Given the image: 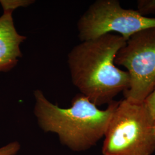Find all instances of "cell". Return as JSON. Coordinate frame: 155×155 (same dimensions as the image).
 I'll list each match as a JSON object with an SVG mask.
<instances>
[{
	"instance_id": "cell-1",
	"label": "cell",
	"mask_w": 155,
	"mask_h": 155,
	"mask_svg": "<svg viewBox=\"0 0 155 155\" xmlns=\"http://www.w3.org/2000/svg\"><path fill=\"white\" fill-rule=\"evenodd\" d=\"M126 41L121 35L107 33L81 41L68 55L72 83L97 106L109 104L129 87L128 72L114 63L118 51Z\"/></svg>"
},
{
	"instance_id": "cell-9",
	"label": "cell",
	"mask_w": 155,
	"mask_h": 155,
	"mask_svg": "<svg viewBox=\"0 0 155 155\" xmlns=\"http://www.w3.org/2000/svg\"><path fill=\"white\" fill-rule=\"evenodd\" d=\"M20 149V145L13 141L0 148V155H16Z\"/></svg>"
},
{
	"instance_id": "cell-7",
	"label": "cell",
	"mask_w": 155,
	"mask_h": 155,
	"mask_svg": "<svg viewBox=\"0 0 155 155\" xmlns=\"http://www.w3.org/2000/svg\"><path fill=\"white\" fill-rule=\"evenodd\" d=\"M35 2L34 0H1L4 11H13L18 8H26Z\"/></svg>"
},
{
	"instance_id": "cell-6",
	"label": "cell",
	"mask_w": 155,
	"mask_h": 155,
	"mask_svg": "<svg viewBox=\"0 0 155 155\" xmlns=\"http://www.w3.org/2000/svg\"><path fill=\"white\" fill-rule=\"evenodd\" d=\"M13 12L4 11L0 16V72H8L22 57L20 45L26 40L15 27Z\"/></svg>"
},
{
	"instance_id": "cell-8",
	"label": "cell",
	"mask_w": 155,
	"mask_h": 155,
	"mask_svg": "<svg viewBox=\"0 0 155 155\" xmlns=\"http://www.w3.org/2000/svg\"><path fill=\"white\" fill-rule=\"evenodd\" d=\"M136 10L143 16L155 13V0H138Z\"/></svg>"
},
{
	"instance_id": "cell-10",
	"label": "cell",
	"mask_w": 155,
	"mask_h": 155,
	"mask_svg": "<svg viewBox=\"0 0 155 155\" xmlns=\"http://www.w3.org/2000/svg\"><path fill=\"white\" fill-rule=\"evenodd\" d=\"M144 102L148 106L155 120V89L144 101Z\"/></svg>"
},
{
	"instance_id": "cell-4",
	"label": "cell",
	"mask_w": 155,
	"mask_h": 155,
	"mask_svg": "<svg viewBox=\"0 0 155 155\" xmlns=\"http://www.w3.org/2000/svg\"><path fill=\"white\" fill-rule=\"evenodd\" d=\"M114 63L127 68L130 77L125 99L144 102L155 89V27L132 35L118 51Z\"/></svg>"
},
{
	"instance_id": "cell-3",
	"label": "cell",
	"mask_w": 155,
	"mask_h": 155,
	"mask_svg": "<svg viewBox=\"0 0 155 155\" xmlns=\"http://www.w3.org/2000/svg\"><path fill=\"white\" fill-rule=\"evenodd\" d=\"M103 155H152L155 120L144 102L118 101L106 130Z\"/></svg>"
},
{
	"instance_id": "cell-2",
	"label": "cell",
	"mask_w": 155,
	"mask_h": 155,
	"mask_svg": "<svg viewBox=\"0 0 155 155\" xmlns=\"http://www.w3.org/2000/svg\"><path fill=\"white\" fill-rule=\"evenodd\" d=\"M34 114L45 132L58 134L60 142L74 152H83L96 145L105 137L118 101H113L101 110L81 93L76 95L71 106L61 108L51 103L41 90L33 92Z\"/></svg>"
},
{
	"instance_id": "cell-5",
	"label": "cell",
	"mask_w": 155,
	"mask_h": 155,
	"mask_svg": "<svg viewBox=\"0 0 155 155\" xmlns=\"http://www.w3.org/2000/svg\"><path fill=\"white\" fill-rule=\"evenodd\" d=\"M155 27V17L143 16L137 11L125 9L117 0L96 1L78 22L81 41L112 32L127 40L134 33Z\"/></svg>"
}]
</instances>
